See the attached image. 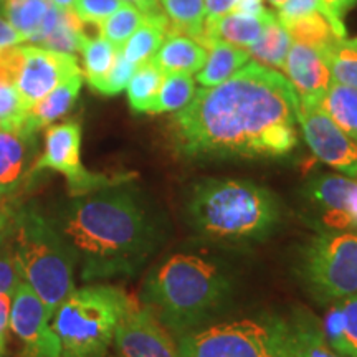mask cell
I'll return each instance as SVG.
<instances>
[{"instance_id":"obj_30","label":"cell","mask_w":357,"mask_h":357,"mask_svg":"<svg viewBox=\"0 0 357 357\" xmlns=\"http://www.w3.org/2000/svg\"><path fill=\"white\" fill-rule=\"evenodd\" d=\"M162 79L164 73L154 65L153 60L144 61L137 66L126 86L131 109L136 113H147L158 95Z\"/></svg>"},{"instance_id":"obj_36","label":"cell","mask_w":357,"mask_h":357,"mask_svg":"<svg viewBox=\"0 0 357 357\" xmlns=\"http://www.w3.org/2000/svg\"><path fill=\"white\" fill-rule=\"evenodd\" d=\"M139 65H134L131 61L126 60L121 53V48H119L118 53H116V58L113 61V66H111L106 77L102 78V82L98 84L96 91L101 93L105 96H116L126 89L129 79L132 78L134 71L137 70Z\"/></svg>"},{"instance_id":"obj_50","label":"cell","mask_w":357,"mask_h":357,"mask_svg":"<svg viewBox=\"0 0 357 357\" xmlns=\"http://www.w3.org/2000/svg\"><path fill=\"white\" fill-rule=\"evenodd\" d=\"M3 2H6V0H0V3H3Z\"/></svg>"},{"instance_id":"obj_45","label":"cell","mask_w":357,"mask_h":357,"mask_svg":"<svg viewBox=\"0 0 357 357\" xmlns=\"http://www.w3.org/2000/svg\"><path fill=\"white\" fill-rule=\"evenodd\" d=\"M265 10L263 6V0H238L236 3L235 12H243V13H260Z\"/></svg>"},{"instance_id":"obj_41","label":"cell","mask_w":357,"mask_h":357,"mask_svg":"<svg viewBox=\"0 0 357 357\" xmlns=\"http://www.w3.org/2000/svg\"><path fill=\"white\" fill-rule=\"evenodd\" d=\"M12 300H13V294L0 293V357L6 356V351H7Z\"/></svg>"},{"instance_id":"obj_26","label":"cell","mask_w":357,"mask_h":357,"mask_svg":"<svg viewBox=\"0 0 357 357\" xmlns=\"http://www.w3.org/2000/svg\"><path fill=\"white\" fill-rule=\"evenodd\" d=\"M195 79L189 73H167L147 113H174L185 108L195 95Z\"/></svg>"},{"instance_id":"obj_11","label":"cell","mask_w":357,"mask_h":357,"mask_svg":"<svg viewBox=\"0 0 357 357\" xmlns=\"http://www.w3.org/2000/svg\"><path fill=\"white\" fill-rule=\"evenodd\" d=\"M47 306L26 281L17 287L10 310V329L20 342L19 357H60Z\"/></svg>"},{"instance_id":"obj_48","label":"cell","mask_w":357,"mask_h":357,"mask_svg":"<svg viewBox=\"0 0 357 357\" xmlns=\"http://www.w3.org/2000/svg\"><path fill=\"white\" fill-rule=\"evenodd\" d=\"M268 2H270V3H271V6H273V7H276V8H278L280 6H283V3H284V2H287V0H268Z\"/></svg>"},{"instance_id":"obj_40","label":"cell","mask_w":357,"mask_h":357,"mask_svg":"<svg viewBox=\"0 0 357 357\" xmlns=\"http://www.w3.org/2000/svg\"><path fill=\"white\" fill-rule=\"evenodd\" d=\"M323 3V13L331 22L336 32L342 38L346 37V26H344V15L356 6L357 0H321Z\"/></svg>"},{"instance_id":"obj_33","label":"cell","mask_w":357,"mask_h":357,"mask_svg":"<svg viewBox=\"0 0 357 357\" xmlns=\"http://www.w3.org/2000/svg\"><path fill=\"white\" fill-rule=\"evenodd\" d=\"M294 336V357H336L326 341L323 328L312 318L291 323Z\"/></svg>"},{"instance_id":"obj_51","label":"cell","mask_w":357,"mask_h":357,"mask_svg":"<svg viewBox=\"0 0 357 357\" xmlns=\"http://www.w3.org/2000/svg\"><path fill=\"white\" fill-rule=\"evenodd\" d=\"M336 357H344V356H336Z\"/></svg>"},{"instance_id":"obj_13","label":"cell","mask_w":357,"mask_h":357,"mask_svg":"<svg viewBox=\"0 0 357 357\" xmlns=\"http://www.w3.org/2000/svg\"><path fill=\"white\" fill-rule=\"evenodd\" d=\"M113 342L121 357H178L166 326L134 300L119 321Z\"/></svg>"},{"instance_id":"obj_8","label":"cell","mask_w":357,"mask_h":357,"mask_svg":"<svg viewBox=\"0 0 357 357\" xmlns=\"http://www.w3.org/2000/svg\"><path fill=\"white\" fill-rule=\"evenodd\" d=\"M300 273L321 303L357 294V235L326 231L312 238L301 253Z\"/></svg>"},{"instance_id":"obj_23","label":"cell","mask_w":357,"mask_h":357,"mask_svg":"<svg viewBox=\"0 0 357 357\" xmlns=\"http://www.w3.org/2000/svg\"><path fill=\"white\" fill-rule=\"evenodd\" d=\"M169 30H171V25H169V20L162 10L146 13L136 32L121 47V53L134 65L149 61L159 50L160 43L166 38Z\"/></svg>"},{"instance_id":"obj_25","label":"cell","mask_w":357,"mask_h":357,"mask_svg":"<svg viewBox=\"0 0 357 357\" xmlns=\"http://www.w3.org/2000/svg\"><path fill=\"white\" fill-rule=\"evenodd\" d=\"M319 106L342 131L357 139V88L333 82Z\"/></svg>"},{"instance_id":"obj_38","label":"cell","mask_w":357,"mask_h":357,"mask_svg":"<svg viewBox=\"0 0 357 357\" xmlns=\"http://www.w3.org/2000/svg\"><path fill=\"white\" fill-rule=\"evenodd\" d=\"M123 3L124 0H75L71 10L83 24L100 25Z\"/></svg>"},{"instance_id":"obj_46","label":"cell","mask_w":357,"mask_h":357,"mask_svg":"<svg viewBox=\"0 0 357 357\" xmlns=\"http://www.w3.org/2000/svg\"><path fill=\"white\" fill-rule=\"evenodd\" d=\"M124 2L132 3V6H136L141 12H144V13L160 12L158 0H124Z\"/></svg>"},{"instance_id":"obj_10","label":"cell","mask_w":357,"mask_h":357,"mask_svg":"<svg viewBox=\"0 0 357 357\" xmlns=\"http://www.w3.org/2000/svg\"><path fill=\"white\" fill-rule=\"evenodd\" d=\"M298 123L311 153L326 166L357 177V139L342 131L319 105L301 102Z\"/></svg>"},{"instance_id":"obj_49","label":"cell","mask_w":357,"mask_h":357,"mask_svg":"<svg viewBox=\"0 0 357 357\" xmlns=\"http://www.w3.org/2000/svg\"><path fill=\"white\" fill-rule=\"evenodd\" d=\"M351 43H352V45H354V47L357 48V38H352V40H351Z\"/></svg>"},{"instance_id":"obj_39","label":"cell","mask_w":357,"mask_h":357,"mask_svg":"<svg viewBox=\"0 0 357 357\" xmlns=\"http://www.w3.org/2000/svg\"><path fill=\"white\" fill-rule=\"evenodd\" d=\"M312 12H323L321 0H287L283 6L278 7L276 17L283 24H288V22L300 19V17H305Z\"/></svg>"},{"instance_id":"obj_28","label":"cell","mask_w":357,"mask_h":357,"mask_svg":"<svg viewBox=\"0 0 357 357\" xmlns=\"http://www.w3.org/2000/svg\"><path fill=\"white\" fill-rule=\"evenodd\" d=\"M284 25H287L293 42H301L311 45V47L323 48V50H328L337 40H342L323 12L307 13V15L294 19Z\"/></svg>"},{"instance_id":"obj_22","label":"cell","mask_w":357,"mask_h":357,"mask_svg":"<svg viewBox=\"0 0 357 357\" xmlns=\"http://www.w3.org/2000/svg\"><path fill=\"white\" fill-rule=\"evenodd\" d=\"M204 47L207 48V60L197 71V78H195V82L204 88L223 83L250 61L248 52L236 45L213 40V42L205 43Z\"/></svg>"},{"instance_id":"obj_12","label":"cell","mask_w":357,"mask_h":357,"mask_svg":"<svg viewBox=\"0 0 357 357\" xmlns=\"http://www.w3.org/2000/svg\"><path fill=\"white\" fill-rule=\"evenodd\" d=\"M22 66L17 91L25 113L52 89L75 75L82 73L75 55L48 50L38 45L22 47Z\"/></svg>"},{"instance_id":"obj_32","label":"cell","mask_w":357,"mask_h":357,"mask_svg":"<svg viewBox=\"0 0 357 357\" xmlns=\"http://www.w3.org/2000/svg\"><path fill=\"white\" fill-rule=\"evenodd\" d=\"M83 25L84 24L75 15L73 10H63L55 29L48 33V37L38 47L75 55V53L82 50V45L86 40Z\"/></svg>"},{"instance_id":"obj_17","label":"cell","mask_w":357,"mask_h":357,"mask_svg":"<svg viewBox=\"0 0 357 357\" xmlns=\"http://www.w3.org/2000/svg\"><path fill=\"white\" fill-rule=\"evenodd\" d=\"M275 19L276 13L270 12L268 8L260 13L230 12L217 19L205 20L200 43L205 45L218 40V42L236 45L247 50L250 45L257 42L268 24Z\"/></svg>"},{"instance_id":"obj_9","label":"cell","mask_w":357,"mask_h":357,"mask_svg":"<svg viewBox=\"0 0 357 357\" xmlns=\"http://www.w3.org/2000/svg\"><path fill=\"white\" fill-rule=\"evenodd\" d=\"M33 169L35 174L45 169L63 174L68 181L71 197L129 181V177L105 176L84 169L82 164V126L75 121L48 126L43 154L37 159Z\"/></svg>"},{"instance_id":"obj_34","label":"cell","mask_w":357,"mask_h":357,"mask_svg":"<svg viewBox=\"0 0 357 357\" xmlns=\"http://www.w3.org/2000/svg\"><path fill=\"white\" fill-rule=\"evenodd\" d=\"M144 15L146 13L141 12L136 6L124 2L118 10L111 13L108 19L98 25L100 26V35L113 43L116 48H121L129 37L136 32Z\"/></svg>"},{"instance_id":"obj_44","label":"cell","mask_w":357,"mask_h":357,"mask_svg":"<svg viewBox=\"0 0 357 357\" xmlns=\"http://www.w3.org/2000/svg\"><path fill=\"white\" fill-rule=\"evenodd\" d=\"M24 43V38L13 26L6 20V17L0 15V50L7 47H15V45Z\"/></svg>"},{"instance_id":"obj_31","label":"cell","mask_w":357,"mask_h":357,"mask_svg":"<svg viewBox=\"0 0 357 357\" xmlns=\"http://www.w3.org/2000/svg\"><path fill=\"white\" fill-rule=\"evenodd\" d=\"M119 48H116L113 43L108 42L105 37H86L82 45V55H83V71L86 82L93 89L98 88V84L102 82L106 77L113 61L116 58Z\"/></svg>"},{"instance_id":"obj_47","label":"cell","mask_w":357,"mask_h":357,"mask_svg":"<svg viewBox=\"0 0 357 357\" xmlns=\"http://www.w3.org/2000/svg\"><path fill=\"white\" fill-rule=\"evenodd\" d=\"M53 6L61 8V10H71L73 8L75 0H50Z\"/></svg>"},{"instance_id":"obj_16","label":"cell","mask_w":357,"mask_h":357,"mask_svg":"<svg viewBox=\"0 0 357 357\" xmlns=\"http://www.w3.org/2000/svg\"><path fill=\"white\" fill-rule=\"evenodd\" d=\"M35 132L0 129V197H12L35 176Z\"/></svg>"},{"instance_id":"obj_19","label":"cell","mask_w":357,"mask_h":357,"mask_svg":"<svg viewBox=\"0 0 357 357\" xmlns=\"http://www.w3.org/2000/svg\"><path fill=\"white\" fill-rule=\"evenodd\" d=\"M151 60L164 75H194L202 68L207 60V48L199 40L171 29Z\"/></svg>"},{"instance_id":"obj_6","label":"cell","mask_w":357,"mask_h":357,"mask_svg":"<svg viewBox=\"0 0 357 357\" xmlns=\"http://www.w3.org/2000/svg\"><path fill=\"white\" fill-rule=\"evenodd\" d=\"M132 300L113 284L73 289L53 314L60 357H105Z\"/></svg>"},{"instance_id":"obj_18","label":"cell","mask_w":357,"mask_h":357,"mask_svg":"<svg viewBox=\"0 0 357 357\" xmlns=\"http://www.w3.org/2000/svg\"><path fill=\"white\" fill-rule=\"evenodd\" d=\"M22 47H7L0 50V129H25V109L17 91L22 66Z\"/></svg>"},{"instance_id":"obj_27","label":"cell","mask_w":357,"mask_h":357,"mask_svg":"<svg viewBox=\"0 0 357 357\" xmlns=\"http://www.w3.org/2000/svg\"><path fill=\"white\" fill-rule=\"evenodd\" d=\"M158 2L172 30L189 35L200 42L205 24L204 0H158Z\"/></svg>"},{"instance_id":"obj_29","label":"cell","mask_w":357,"mask_h":357,"mask_svg":"<svg viewBox=\"0 0 357 357\" xmlns=\"http://www.w3.org/2000/svg\"><path fill=\"white\" fill-rule=\"evenodd\" d=\"M50 0H6L3 2V17L25 42H30L50 8Z\"/></svg>"},{"instance_id":"obj_43","label":"cell","mask_w":357,"mask_h":357,"mask_svg":"<svg viewBox=\"0 0 357 357\" xmlns=\"http://www.w3.org/2000/svg\"><path fill=\"white\" fill-rule=\"evenodd\" d=\"M205 3V20L217 19V17L227 15L235 12L238 0H204Z\"/></svg>"},{"instance_id":"obj_7","label":"cell","mask_w":357,"mask_h":357,"mask_svg":"<svg viewBox=\"0 0 357 357\" xmlns=\"http://www.w3.org/2000/svg\"><path fill=\"white\" fill-rule=\"evenodd\" d=\"M178 357H294L291 323L236 319L182 334Z\"/></svg>"},{"instance_id":"obj_2","label":"cell","mask_w":357,"mask_h":357,"mask_svg":"<svg viewBox=\"0 0 357 357\" xmlns=\"http://www.w3.org/2000/svg\"><path fill=\"white\" fill-rule=\"evenodd\" d=\"M123 184L73 197L53 218L82 263L84 281L136 273L160 243L146 202Z\"/></svg>"},{"instance_id":"obj_37","label":"cell","mask_w":357,"mask_h":357,"mask_svg":"<svg viewBox=\"0 0 357 357\" xmlns=\"http://www.w3.org/2000/svg\"><path fill=\"white\" fill-rule=\"evenodd\" d=\"M10 230L0 238V293L13 294L24 280L13 258Z\"/></svg>"},{"instance_id":"obj_24","label":"cell","mask_w":357,"mask_h":357,"mask_svg":"<svg viewBox=\"0 0 357 357\" xmlns=\"http://www.w3.org/2000/svg\"><path fill=\"white\" fill-rule=\"evenodd\" d=\"M293 38L278 17L271 20L255 43L247 48L250 58L271 70H283Z\"/></svg>"},{"instance_id":"obj_35","label":"cell","mask_w":357,"mask_h":357,"mask_svg":"<svg viewBox=\"0 0 357 357\" xmlns=\"http://www.w3.org/2000/svg\"><path fill=\"white\" fill-rule=\"evenodd\" d=\"M334 83L357 88V48L351 40L342 38L326 50Z\"/></svg>"},{"instance_id":"obj_21","label":"cell","mask_w":357,"mask_h":357,"mask_svg":"<svg viewBox=\"0 0 357 357\" xmlns=\"http://www.w3.org/2000/svg\"><path fill=\"white\" fill-rule=\"evenodd\" d=\"M83 75H75L63 83H60L55 89H52L47 96L35 102V105L26 111L25 116V129L37 132L38 129L52 126L56 119L63 118L68 111L73 108L75 101L82 91Z\"/></svg>"},{"instance_id":"obj_15","label":"cell","mask_w":357,"mask_h":357,"mask_svg":"<svg viewBox=\"0 0 357 357\" xmlns=\"http://www.w3.org/2000/svg\"><path fill=\"white\" fill-rule=\"evenodd\" d=\"M283 71L301 102L319 105L333 84L326 50L301 42L291 43Z\"/></svg>"},{"instance_id":"obj_5","label":"cell","mask_w":357,"mask_h":357,"mask_svg":"<svg viewBox=\"0 0 357 357\" xmlns=\"http://www.w3.org/2000/svg\"><path fill=\"white\" fill-rule=\"evenodd\" d=\"M17 268L53 318L58 306L75 289L73 250L56 229L53 218L35 205H19L10 230Z\"/></svg>"},{"instance_id":"obj_42","label":"cell","mask_w":357,"mask_h":357,"mask_svg":"<svg viewBox=\"0 0 357 357\" xmlns=\"http://www.w3.org/2000/svg\"><path fill=\"white\" fill-rule=\"evenodd\" d=\"M19 205V202H15L10 197H0V238L12 229Z\"/></svg>"},{"instance_id":"obj_3","label":"cell","mask_w":357,"mask_h":357,"mask_svg":"<svg viewBox=\"0 0 357 357\" xmlns=\"http://www.w3.org/2000/svg\"><path fill=\"white\" fill-rule=\"evenodd\" d=\"M280 215L273 192L238 178H204L187 199L190 227L213 242H260L276 229Z\"/></svg>"},{"instance_id":"obj_14","label":"cell","mask_w":357,"mask_h":357,"mask_svg":"<svg viewBox=\"0 0 357 357\" xmlns=\"http://www.w3.org/2000/svg\"><path fill=\"white\" fill-rule=\"evenodd\" d=\"M305 195L328 229L354 230L352 204L357 195V181L354 178L321 174L305 185Z\"/></svg>"},{"instance_id":"obj_1","label":"cell","mask_w":357,"mask_h":357,"mask_svg":"<svg viewBox=\"0 0 357 357\" xmlns=\"http://www.w3.org/2000/svg\"><path fill=\"white\" fill-rule=\"evenodd\" d=\"M298 106L284 75L248 61L217 86L197 89L177 111L176 149L189 159L281 158L298 144Z\"/></svg>"},{"instance_id":"obj_20","label":"cell","mask_w":357,"mask_h":357,"mask_svg":"<svg viewBox=\"0 0 357 357\" xmlns=\"http://www.w3.org/2000/svg\"><path fill=\"white\" fill-rule=\"evenodd\" d=\"M324 337L337 356L357 357V294L337 300L326 312Z\"/></svg>"},{"instance_id":"obj_4","label":"cell","mask_w":357,"mask_h":357,"mask_svg":"<svg viewBox=\"0 0 357 357\" xmlns=\"http://www.w3.org/2000/svg\"><path fill=\"white\" fill-rule=\"evenodd\" d=\"M229 298V280L215 263L195 255H172L147 278L142 300L160 323L185 334L215 316Z\"/></svg>"}]
</instances>
